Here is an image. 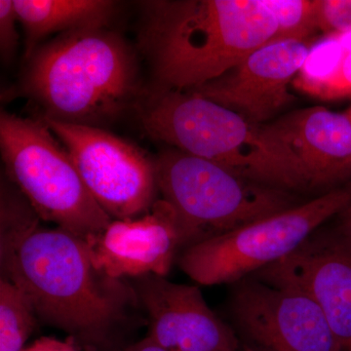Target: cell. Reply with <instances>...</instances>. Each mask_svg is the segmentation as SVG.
<instances>
[{
  "instance_id": "cell-1",
  "label": "cell",
  "mask_w": 351,
  "mask_h": 351,
  "mask_svg": "<svg viewBox=\"0 0 351 351\" xmlns=\"http://www.w3.org/2000/svg\"><path fill=\"white\" fill-rule=\"evenodd\" d=\"M40 221L19 189L2 180L1 277L24 291L40 322L66 332L83 351L129 343L143 309L130 280L99 269L86 240Z\"/></svg>"
},
{
  "instance_id": "cell-2",
  "label": "cell",
  "mask_w": 351,
  "mask_h": 351,
  "mask_svg": "<svg viewBox=\"0 0 351 351\" xmlns=\"http://www.w3.org/2000/svg\"><path fill=\"white\" fill-rule=\"evenodd\" d=\"M138 48L157 91L193 90L279 39L265 0L143 2Z\"/></svg>"
},
{
  "instance_id": "cell-3",
  "label": "cell",
  "mask_w": 351,
  "mask_h": 351,
  "mask_svg": "<svg viewBox=\"0 0 351 351\" xmlns=\"http://www.w3.org/2000/svg\"><path fill=\"white\" fill-rule=\"evenodd\" d=\"M27 61L21 89L47 119L98 127L145 96L137 53L110 27L59 34Z\"/></svg>"
},
{
  "instance_id": "cell-4",
  "label": "cell",
  "mask_w": 351,
  "mask_h": 351,
  "mask_svg": "<svg viewBox=\"0 0 351 351\" xmlns=\"http://www.w3.org/2000/svg\"><path fill=\"white\" fill-rule=\"evenodd\" d=\"M137 110L143 129L154 140L302 197L297 159L265 125L193 90H152Z\"/></svg>"
},
{
  "instance_id": "cell-5",
  "label": "cell",
  "mask_w": 351,
  "mask_h": 351,
  "mask_svg": "<svg viewBox=\"0 0 351 351\" xmlns=\"http://www.w3.org/2000/svg\"><path fill=\"white\" fill-rule=\"evenodd\" d=\"M154 160L158 191L174 210L184 250L308 200L176 149Z\"/></svg>"
},
{
  "instance_id": "cell-6",
  "label": "cell",
  "mask_w": 351,
  "mask_h": 351,
  "mask_svg": "<svg viewBox=\"0 0 351 351\" xmlns=\"http://www.w3.org/2000/svg\"><path fill=\"white\" fill-rule=\"evenodd\" d=\"M41 120L2 110L0 149L5 174L41 221L89 240L112 219L94 199L66 147Z\"/></svg>"
},
{
  "instance_id": "cell-7",
  "label": "cell",
  "mask_w": 351,
  "mask_h": 351,
  "mask_svg": "<svg viewBox=\"0 0 351 351\" xmlns=\"http://www.w3.org/2000/svg\"><path fill=\"white\" fill-rule=\"evenodd\" d=\"M350 206L351 182L189 247L178 256L177 263L200 285H230L290 255Z\"/></svg>"
},
{
  "instance_id": "cell-8",
  "label": "cell",
  "mask_w": 351,
  "mask_h": 351,
  "mask_svg": "<svg viewBox=\"0 0 351 351\" xmlns=\"http://www.w3.org/2000/svg\"><path fill=\"white\" fill-rule=\"evenodd\" d=\"M43 120L66 147L88 191L110 218H138L152 209L159 193L154 159L100 127Z\"/></svg>"
},
{
  "instance_id": "cell-9",
  "label": "cell",
  "mask_w": 351,
  "mask_h": 351,
  "mask_svg": "<svg viewBox=\"0 0 351 351\" xmlns=\"http://www.w3.org/2000/svg\"><path fill=\"white\" fill-rule=\"evenodd\" d=\"M230 286L228 313L243 345L257 351H343L308 295L253 276Z\"/></svg>"
},
{
  "instance_id": "cell-10",
  "label": "cell",
  "mask_w": 351,
  "mask_h": 351,
  "mask_svg": "<svg viewBox=\"0 0 351 351\" xmlns=\"http://www.w3.org/2000/svg\"><path fill=\"white\" fill-rule=\"evenodd\" d=\"M313 300L339 345L351 348V241L323 226L297 249L252 276Z\"/></svg>"
},
{
  "instance_id": "cell-11",
  "label": "cell",
  "mask_w": 351,
  "mask_h": 351,
  "mask_svg": "<svg viewBox=\"0 0 351 351\" xmlns=\"http://www.w3.org/2000/svg\"><path fill=\"white\" fill-rule=\"evenodd\" d=\"M313 44L311 38L270 41L225 75L193 91L260 124L294 100L289 87Z\"/></svg>"
},
{
  "instance_id": "cell-12",
  "label": "cell",
  "mask_w": 351,
  "mask_h": 351,
  "mask_svg": "<svg viewBox=\"0 0 351 351\" xmlns=\"http://www.w3.org/2000/svg\"><path fill=\"white\" fill-rule=\"evenodd\" d=\"M129 280L147 313V338L166 350H242L237 332L210 308L199 288L156 274Z\"/></svg>"
},
{
  "instance_id": "cell-13",
  "label": "cell",
  "mask_w": 351,
  "mask_h": 351,
  "mask_svg": "<svg viewBox=\"0 0 351 351\" xmlns=\"http://www.w3.org/2000/svg\"><path fill=\"white\" fill-rule=\"evenodd\" d=\"M94 265L114 278L166 276L184 250L173 208L157 199L138 218L112 219L100 234L87 240Z\"/></svg>"
},
{
  "instance_id": "cell-14",
  "label": "cell",
  "mask_w": 351,
  "mask_h": 351,
  "mask_svg": "<svg viewBox=\"0 0 351 351\" xmlns=\"http://www.w3.org/2000/svg\"><path fill=\"white\" fill-rule=\"evenodd\" d=\"M265 126L297 159L304 198L350 184L351 122L345 112L306 108Z\"/></svg>"
},
{
  "instance_id": "cell-15",
  "label": "cell",
  "mask_w": 351,
  "mask_h": 351,
  "mask_svg": "<svg viewBox=\"0 0 351 351\" xmlns=\"http://www.w3.org/2000/svg\"><path fill=\"white\" fill-rule=\"evenodd\" d=\"M25 32V59L41 39L59 32L110 27L119 14V2L110 0H13Z\"/></svg>"
},
{
  "instance_id": "cell-16",
  "label": "cell",
  "mask_w": 351,
  "mask_h": 351,
  "mask_svg": "<svg viewBox=\"0 0 351 351\" xmlns=\"http://www.w3.org/2000/svg\"><path fill=\"white\" fill-rule=\"evenodd\" d=\"M293 86L323 101L351 95V31L314 43Z\"/></svg>"
},
{
  "instance_id": "cell-17",
  "label": "cell",
  "mask_w": 351,
  "mask_h": 351,
  "mask_svg": "<svg viewBox=\"0 0 351 351\" xmlns=\"http://www.w3.org/2000/svg\"><path fill=\"white\" fill-rule=\"evenodd\" d=\"M38 314L24 291L0 279V351H22L38 326Z\"/></svg>"
},
{
  "instance_id": "cell-18",
  "label": "cell",
  "mask_w": 351,
  "mask_h": 351,
  "mask_svg": "<svg viewBox=\"0 0 351 351\" xmlns=\"http://www.w3.org/2000/svg\"><path fill=\"white\" fill-rule=\"evenodd\" d=\"M278 27L279 38H311L316 29V0H265Z\"/></svg>"
},
{
  "instance_id": "cell-19",
  "label": "cell",
  "mask_w": 351,
  "mask_h": 351,
  "mask_svg": "<svg viewBox=\"0 0 351 351\" xmlns=\"http://www.w3.org/2000/svg\"><path fill=\"white\" fill-rule=\"evenodd\" d=\"M316 29L325 36L351 31V0H316Z\"/></svg>"
},
{
  "instance_id": "cell-20",
  "label": "cell",
  "mask_w": 351,
  "mask_h": 351,
  "mask_svg": "<svg viewBox=\"0 0 351 351\" xmlns=\"http://www.w3.org/2000/svg\"><path fill=\"white\" fill-rule=\"evenodd\" d=\"M17 13L13 0L0 1V52L4 62L11 61L19 45Z\"/></svg>"
},
{
  "instance_id": "cell-21",
  "label": "cell",
  "mask_w": 351,
  "mask_h": 351,
  "mask_svg": "<svg viewBox=\"0 0 351 351\" xmlns=\"http://www.w3.org/2000/svg\"><path fill=\"white\" fill-rule=\"evenodd\" d=\"M22 351H83L73 339L66 338L64 341L53 337H41L31 345L25 346Z\"/></svg>"
},
{
  "instance_id": "cell-22",
  "label": "cell",
  "mask_w": 351,
  "mask_h": 351,
  "mask_svg": "<svg viewBox=\"0 0 351 351\" xmlns=\"http://www.w3.org/2000/svg\"><path fill=\"white\" fill-rule=\"evenodd\" d=\"M331 221L332 225L329 226L330 228L351 241V206L341 212Z\"/></svg>"
},
{
  "instance_id": "cell-23",
  "label": "cell",
  "mask_w": 351,
  "mask_h": 351,
  "mask_svg": "<svg viewBox=\"0 0 351 351\" xmlns=\"http://www.w3.org/2000/svg\"><path fill=\"white\" fill-rule=\"evenodd\" d=\"M112 351H167L162 346L157 345L152 339L145 337V339L136 343H127V345Z\"/></svg>"
},
{
  "instance_id": "cell-24",
  "label": "cell",
  "mask_w": 351,
  "mask_h": 351,
  "mask_svg": "<svg viewBox=\"0 0 351 351\" xmlns=\"http://www.w3.org/2000/svg\"><path fill=\"white\" fill-rule=\"evenodd\" d=\"M241 350L242 351H257V350H254V348H250V346L243 345V343H242V350Z\"/></svg>"
},
{
  "instance_id": "cell-25",
  "label": "cell",
  "mask_w": 351,
  "mask_h": 351,
  "mask_svg": "<svg viewBox=\"0 0 351 351\" xmlns=\"http://www.w3.org/2000/svg\"><path fill=\"white\" fill-rule=\"evenodd\" d=\"M346 114V117H348V119H350V121L351 122V107L348 108V110L345 112Z\"/></svg>"
},
{
  "instance_id": "cell-26",
  "label": "cell",
  "mask_w": 351,
  "mask_h": 351,
  "mask_svg": "<svg viewBox=\"0 0 351 351\" xmlns=\"http://www.w3.org/2000/svg\"><path fill=\"white\" fill-rule=\"evenodd\" d=\"M346 351H351V348H348V350H346Z\"/></svg>"
}]
</instances>
